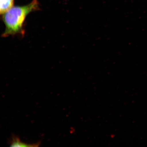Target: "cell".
<instances>
[{
  "label": "cell",
  "instance_id": "6da1fadb",
  "mask_svg": "<svg viewBox=\"0 0 147 147\" xmlns=\"http://www.w3.org/2000/svg\"><path fill=\"white\" fill-rule=\"evenodd\" d=\"M40 4L37 0H33L29 4L22 6H14L2 15L5 29L2 36H24V25L26 18L30 13L39 10Z\"/></svg>",
  "mask_w": 147,
  "mask_h": 147
},
{
  "label": "cell",
  "instance_id": "7a4b0ae2",
  "mask_svg": "<svg viewBox=\"0 0 147 147\" xmlns=\"http://www.w3.org/2000/svg\"><path fill=\"white\" fill-rule=\"evenodd\" d=\"M11 146L19 147H37L39 146L40 142H38L34 144H28L22 142L19 138L14 135H13L9 141Z\"/></svg>",
  "mask_w": 147,
  "mask_h": 147
},
{
  "label": "cell",
  "instance_id": "3957f363",
  "mask_svg": "<svg viewBox=\"0 0 147 147\" xmlns=\"http://www.w3.org/2000/svg\"><path fill=\"white\" fill-rule=\"evenodd\" d=\"M14 0H0V13L3 15L8 11L14 5Z\"/></svg>",
  "mask_w": 147,
  "mask_h": 147
}]
</instances>
